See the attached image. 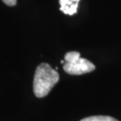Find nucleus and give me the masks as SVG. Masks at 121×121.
<instances>
[{
  "label": "nucleus",
  "mask_w": 121,
  "mask_h": 121,
  "mask_svg": "<svg viewBox=\"0 0 121 121\" xmlns=\"http://www.w3.org/2000/svg\"><path fill=\"white\" fill-rule=\"evenodd\" d=\"M59 74L47 63H42L36 68L33 80V91L36 97L43 98L57 83Z\"/></svg>",
  "instance_id": "f257e3e1"
},
{
  "label": "nucleus",
  "mask_w": 121,
  "mask_h": 121,
  "mask_svg": "<svg viewBox=\"0 0 121 121\" xmlns=\"http://www.w3.org/2000/svg\"><path fill=\"white\" fill-rule=\"evenodd\" d=\"M64 70L69 74L80 75L95 70V65L91 61L82 58L80 53L77 51L67 52L65 55Z\"/></svg>",
  "instance_id": "f03ea898"
},
{
  "label": "nucleus",
  "mask_w": 121,
  "mask_h": 121,
  "mask_svg": "<svg viewBox=\"0 0 121 121\" xmlns=\"http://www.w3.org/2000/svg\"><path fill=\"white\" fill-rule=\"evenodd\" d=\"M80 0H59L60 10L65 14L73 15L77 12Z\"/></svg>",
  "instance_id": "7ed1b4c3"
},
{
  "label": "nucleus",
  "mask_w": 121,
  "mask_h": 121,
  "mask_svg": "<svg viewBox=\"0 0 121 121\" xmlns=\"http://www.w3.org/2000/svg\"><path fill=\"white\" fill-rule=\"evenodd\" d=\"M81 121H118L108 116H92L82 119Z\"/></svg>",
  "instance_id": "20e7f679"
},
{
  "label": "nucleus",
  "mask_w": 121,
  "mask_h": 121,
  "mask_svg": "<svg viewBox=\"0 0 121 121\" xmlns=\"http://www.w3.org/2000/svg\"><path fill=\"white\" fill-rule=\"evenodd\" d=\"M2 1L9 6H13L16 4V0H2Z\"/></svg>",
  "instance_id": "39448f33"
}]
</instances>
